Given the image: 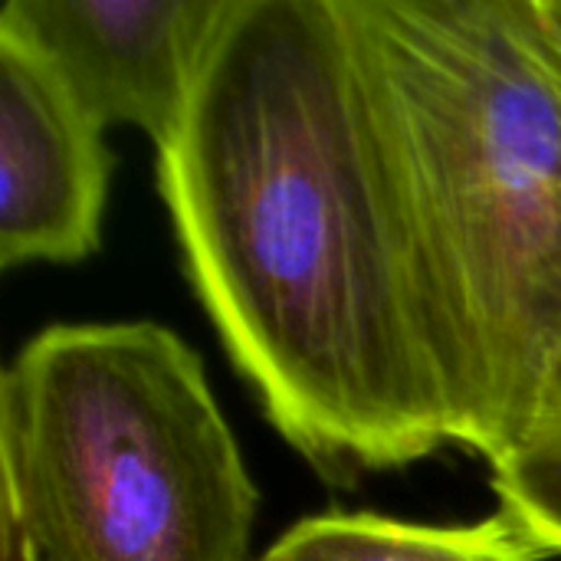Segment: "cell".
<instances>
[{
	"instance_id": "6da1fadb",
	"label": "cell",
	"mask_w": 561,
	"mask_h": 561,
	"mask_svg": "<svg viewBox=\"0 0 561 561\" xmlns=\"http://www.w3.org/2000/svg\"><path fill=\"white\" fill-rule=\"evenodd\" d=\"M158 191L230 365L325 480L450 444L339 0H227Z\"/></svg>"
},
{
	"instance_id": "7a4b0ae2",
	"label": "cell",
	"mask_w": 561,
	"mask_h": 561,
	"mask_svg": "<svg viewBox=\"0 0 561 561\" xmlns=\"http://www.w3.org/2000/svg\"><path fill=\"white\" fill-rule=\"evenodd\" d=\"M450 444L506 460L561 348V79L529 0H339Z\"/></svg>"
},
{
	"instance_id": "3957f363",
	"label": "cell",
	"mask_w": 561,
	"mask_h": 561,
	"mask_svg": "<svg viewBox=\"0 0 561 561\" xmlns=\"http://www.w3.org/2000/svg\"><path fill=\"white\" fill-rule=\"evenodd\" d=\"M0 457V510L43 561H256L260 490L168 325L36 332L3 371Z\"/></svg>"
},
{
	"instance_id": "277c9868",
	"label": "cell",
	"mask_w": 561,
	"mask_h": 561,
	"mask_svg": "<svg viewBox=\"0 0 561 561\" xmlns=\"http://www.w3.org/2000/svg\"><path fill=\"white\" fill-rule=\"evenodd\" d=\"M108 181L105 125L0 16V266L89 260L102 243Z\"/></svg>"
},
{
	"instance_id": "5b68a950",
	"label": "cell",
	"mask_w": 561,
	"mask_h": 561,
	"mask_svg": "<svg viewBox=\"0 0 561 561\" xmlns=\"http://www.w3.org/2000/svg\"><path fill=\"white\" fill-rule=\"evenodd\" d=\"M227 0H10L20 26L108 128L171 138Z\"/></svg>"
},
{
	"instance_id": "8992f818",
	"label": "cell",
	"mask_w": 561,
	"mask_h": 561,
	"mask_svg": "<svg viewBox=\"0 0 561 561\" xmlns=\"http://www.w3.org/2000/svg\"><path fill=\"white\" fill-rule=\"evenodd\" d=\"M256 561H542L506 513L431 526L329 510L289 526Z\"/></svg>"
},
{
	"instance_id": "52a82bcc",
	"label": "cell",
	"mask_w": 561,
	"mask_h": 561,
	"mask_svg": "<svg viewBox=\"0 0 561 561\" xmlns=\"http://www.w3.org/2000/svg\"><path fill=\"white\" fill-rule=\"evenodd\" d=\"M490 486L533 549L561 556V348L533 427L519 447L490 467Z\"/></svg>"
},
{
	"instance_id": "ba28073f",
	"label": "cell",
	"mask_w": 561,
	"mask_h": 561,
	"mask_svg": "<svg viewBox=\"0 0 561 561\" xmlns=\"http://www.w3.org/2000/svg\"><path fill=\"white\" fill-rule=\"evenodd\" d=\"M529 16L546 62L561 79V0H529Z\"/></svg>"
},
{
	"instance_id": "9c48e42d",
	"label": "cell",
	"mask_w": 561,
	"mask_h": 561,
	"mask_svg": "<svg viewBox=\"0 0 561 561\" xmlns=\"http://www.w3.org/2000/svg\"><path fill=\"white\" fill-rule=\"evenodd\" d=\"M0 519H3V561H43L33 549L30 536L20 529V523L10 513L0 510Z\"/></svg>"
}]
</instances>
